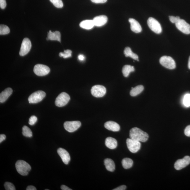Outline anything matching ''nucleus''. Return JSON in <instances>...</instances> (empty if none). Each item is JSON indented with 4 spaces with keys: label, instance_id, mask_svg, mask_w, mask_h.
<instances>
[{
    "label": "nucleus",
    "instance_id": "obj_1",
    "mask_svg": "<svg viewBox=\"0 0 190 190\" xmlns=\"http://www.w3.org/2000/svg\"><path fill=\"white\" fill-rule=\"evenodd\" d=\"M130 137L132 139L143 142H146L149 138L146 132L136 127H134L130 130Z\"/></svg>",
    "mask_w": 190,
    "mask_h": 190
},
{
    "label": "nucleus",
    "instance_id": "obj_2",
    "mask_svg": "<svg viewBox=\"0 0 190 190\" xmlns=\"http://www.w3.org/2000/svg\"><path fill=\"white\" fill-rule=\"evenodd\" d=\"M15 166L18 173L22 176L28 175L31 169L29 164L23 160L18 161Z\"/></svg>",
    "mask_w": 190,
    "mask_h": 190
},
{
    "label": "nucleus",
    "instance_id": "obj_3",
    "mask_svg": "<svg viewBox=\"0 0 190 190\" xmlns=\"http://www.w3.org/2000/svg\"><path fill=\"white\" fill-rule=\"evenodd\" d=\"M160 64L164 67L170 69H173L176 68L175 61L170 56H163L160 59Z\"/></svg>",
    "mask_w": 190,
    "mask_h": 190
},
{
    "label": "nucleus",
    "instance_id": "obj_4",
    "mask_svg": "<svg viewBox=\"0 0 190 190\" xmlns=\"http://www.w3.org/2000/svg\"><path fill=\"white\" fill-rule=\"evenodd\" d=\"M46 93L42 91H38L31 95L28 98L29 102L36 104L40 102L45 97Z\"/></svg>",
    "mask_w": 190,
    "mask_h": 190
},
{
    "label": "nucleus",
    "instance_id": "obj_5",
    "mask_svg": "<svg viewBox=\"0 0 190 190\" xmlns=\"http://www.w3.org/2000/svg\"><path fill=\"white\" fill-rule=\"evenodd\" d=\"M147 23L150 29L153 32L157 34L162 32V29L160 23L154 18H149L148 19Z\"/></svg>",
    "mask_w": 190,
    "mask_h": 190
},
{
    "label": "nucleus",
    "instance_id": "obj_6",
    "mask_svg": "<svg viewBox=\"0 0 190 190\" xmlns=\"http://www.w3.org/2000/svg\"><path fill=\"white\" fill-rule=\"evenodd\" d=\"M70 99L69 95L66 92H62L58 96L55 101V105L62 107L66 105Z\"/></svg>",
    "mask_w": 190,
    "mask_h": 190
},
{
    "label": "nucleus",
    "instance_id": "obj_7",
    "mask_svg": "<svg viewBox=\"0 0 190 190\" xmlns=\"http://www.w3.org/2000/svg\"><path fill=\"white\" fill-rule=\"evenodd\" d=\"M33 72L38 76H43L49 73L50 69L45 65L38 64L36 65L34 67Z\"/></svg>",
    "mask_w": 190,
    "mask_h": 190
},
{
    "label": "nucleus",
    "instance_id": "obj_8",
    "mask_svg": "<svg viewBox=\"0 0 190 190\" xmlns=\"http://www.w3.org/2000/svg\"><path fill=\"white\" fill-rule=\"evenodd\" d=\"M106 88L100 85L93 86L91 90V93L92 95L96 98L103 97L106 94Z\"/></svg>",
    "mask_w": 190,
    "mask_h": 190
},
{
    "label": "nucleus",
    "instance_id": "obj_9",
    "mask_svg": "<svg viewBox=\"0 0 190 190\" xmlns=\"http://www.w3.org/2000/svg\"><path fill=\"white\" fill-rule=\"evenodd\" d=\"M126 144L130 152L133 153L137 152L141 147V144L140 142L132 139L130 138L127 139Z\"/></svg>",
    "mask_w": 190,
    "mask_h": 190
},
{
    "label": "nucleus",
    "instance_id": "obj_10",
    "mask_svg": "<svg viewBox=\"0 0 190 190\" xmlns=\"http://www.w3.org/2000/svg\"><path fill=\"white\" fill-rule=\"evenodd\" d=\"M81 126V123L79 121H67L64 124V127L68 132H73L77 130Z\"/></svg>",
    "mask_w": 190,
    "mask_h": 190
},
{
    "label": "nucleus",
    "instance_id": "obj_11",
    "mask_svg": "<svg viewBox=\"0 0 190 190\" xmlns=\"http://www.w3.org/2000/svg\"><path fill=\"white\" fill-rule=\"evenodd\" d=\"M32 47V43L30 40L27 38L23 39L20 51V55L21 56H24L27 55L30 50Z\"/></svg>",
    "mask_w": 190,
    "mask_h": 190
},
{
    "label": "nucleus",
    "instance_id": "obj_12",
    "mask_svg": "<svg viewBox=\"0 0 190 190\" xmlns=\"http://www.w3.org/2000/svg\"><path fill=\"white\" fill-rule=\"evenodd\" d=\"M175 25L182 33L186 34L190 33V25L184 20L180 19L175 23Z\"/></svg>",
    "mask_w": 190,
    "mask_h": 190
},
{
    "label": "nucleus",
    "instance_id": "obj_13",
    "mask_svg": "<svg viewBox=\"0 0 190 190\" xmlns=\"http://www.w3.org/2000/svg\"><path fill=\"white\" fill-rule=\"evenodd\" d=\"M190 163V157L187 156L181 159L177 160L174 165V167L177 170H180L186 167Z\"/></svg>",
    "mask_w": 190,
    "mask_h": 190
},
{
    "label": "nucleus",
    "instance_id": "obj_14",
    "mask_svg": "<svg viewBox=\"0 0 190 190\" xmlns=\"http://www.w3.org/2000/svg\"><path fill=\"white\" fill-rule=\"evenodd\" d=\"M57 152L63 162L66 165H68L71 160V157L67 151L63 148H59L57 150Z\"/></svg>",
    "mask_w": 190,
    "mask_h": 190
},
{
    "label": "nucleus",
    "instance_id": "obj_15",
    "mask_svg": "<svg viewBox=\"0 0 190 190\" xmlns=\"http://www.w3.org/2000/svg\"><path fill=\"white\" fill-rule=\"evenodd\" d=\"M108 19L105 15H99L94 18L93 20L95 26L101 27L107 22Z\"/></svg>",
    "mask_w": 190,
    "mask_h": 190
},
{
    "label": "nucleus",
    "instance_id": "obj_16",
    "mask_svg": "<svg viewBox=\"0 0 190 190\" xmlns=\"http://www.w3.org/2000/svg\"><path fill=\"white\" fill-rule=\"evenodd\" d=\"M105 128L113 132H118L120 129L119 125L113 121H108L106 122L104 124Z\"/></svg>",
    "mask_w": 190,
    "mask_h": 190
},
{
    "label": "nucleus",
    "instance_id": "obj_17",
    "mask_svg": "<svg viewBox=\"0 0 190 190\" xmlns=\"http://www.w3.org/2000/svg\"><path fill=\"white\" fill-rule=\"evenodd\" d=\"M129 22L130 23L131 30L135 33H139L141 32L142 28L139 23L133 19H130Z\"/></svg>",
    "mask_w": 190,
    "mask_h": 190
},
{
    "label": "nucleus",
    "instance_id": "obj_18",
    "mask_svg": "<svg viewBox=\"0 0 190 190\" xmlns=\"http://www.w3.org/2000/svg\"><path fill=\"white\" fill-rule=\"evenodd\" d=\"M13 90L11 88H7L2 92L0 94V102L3 103L5 102L11 95Z\"/></svg>",
    "mask_w": 190,
    "mask_h": 190
},
{
    "label": "nucleus",
    "instance_id": "obj_19",
    "mask_svg": "<svg viewBox=\"0 0 190 190\" xmlns=\"http://www.w3.org/2000/svg\"><path fill=\"white\" fill-rule=\"evenodd\" d=\"M46 39L47 40L57 41L61 42V33L59 31L52 32L50 30Z\"/></svg>",
    "mask_w": 190,
    "mask_h": 190
},
{
    "label": "nucleus",
    "instance_id": "obj_20",
    "mask_svg": "<svg viewBox=\"0 0 190 190\" xmlns=\"http://www.w3.org/2000/svg\"><path fill=\"white\" fill-rule=\"evenodd\" d=\"M105 144L106 146L111 149H115L117 146V142L114 138L111 137L107 138Z\"/></svg>",
    "mask_w": 190,
    "mask_h": 190
},
{
    "label": "nucleus",
    "instance_id": "obj_21",
    "mask_svg": "<svg viewBox=\"0 0 190 190\" xmlns=\"http://www.w3.org/2000/svg\"><path fill=\"white\" fill-rule=\"evenodd\" d=\"M80 27L87 30L92 29L95 26L93 20H83L80 23Z\"/></svg>",
    "mask_w": 190,
    "mask_h": 190
},
{
    "label": "nucleus",
    "instance_id": "obj_22",
    "mask_svg": "<svg viewBox=\"0 0 190 190\" xmlns=\"http://www.w3.org/2000/svg\"><path fill=\"white\" fill-rule=\"evenodd\" d=\"M104 165L106 170H108L113 172L115 169V164L114 161L110 158H106L104 161Z\"/></svg>",
    "mask_w": 190,
    "mask_h": 190
},
{
    "label": "nucleus",
    "instance_id": "obj_23",
    "mask_svg": "<svg viewBox=\"0 0 190 190\" xmlns=\"http://www.w3.org/2000/svg\"><path fill=\"white\" fill-rule=\"evenodd\" d=\"M124 54L126 57H130L132 59L139 61V56L133 52L131 49L129 47L125 48L124 51Z\"/></svg>",
    "mask_w": 190,
    "mask_h": 190
},
{
    "label": "nucleus",
    "instance_id": "obj_24",
    "mask_svg": "<svg viewBox=\"0 0 190 190\" xmlns=\"http://www.w3.org/2000/svg\"><path fill=\"white\" fill-rule=\"evenodd\" d=\"M144 87L143 85L137 86L132 89L130 92V95L132 97H135L144 91Z\"/></svg>",
    "mask_w": 190,
    "mask_h": 190
},
{
    "label": "nucleus",
    "instance_id": "obj_25",
    "mask_svg": "<svg viewBox=\"0 0 190 190\" xmlns=\"http://www.w3.org/2000/svg\"><path fill=\"white\" fill-rule=\"evenodd\" d=\"M135 71V69L134 66L129 65H126L123 66L122 71L124 77H127L129 76L130 73Z\"/></svg>",
    "mask_w": 190,
    "mask_h": 190
},
{
    "label": "nucleus",
    "instance_id": "obj_26",
    "mask_svg": "<svg viewBox=\"0 0 190 190\" xmlns=\"http://www.w3.org/2000/svg\"><path fill=\"white\" fill-rule=\"evenodd\" d=\"M133 164V161L131 159L126 158L123 159L122 161V165L123 167L125 169H128L132 167Z\"/></svg>",
    "mask_w": 190,
    "mask_h": 190
},
{
    "label": "nucleus",
    "instance_id": "obj_27",
    "mask_svg": "<svg viewBox=\"0 0 190 190\" xmlns=\"http://www.w3.org/2000/svg\"><path fill=\"white\" fill-rule=\"evenodd\" d=\"M22 134L23 136L26 137L30 138L33 136L32 131L26 126H24L23 127Z\"/></svg>",
    "mask_w": 190,
    "mask_h": 190
},
{
    "label": "nucleus",
    "instance_id": "obj_28",
    "mask_svg": "<svg viewBox=\"0 0 190 190\" xmlns=\"http://www.w3.org/2000/svg\"><path fill=\"white\" fill-rule=\"evenodd\" d=\"M10 32V29L7 26L2 24L0 25V34L1 35L7 34L9 33Z\"/></svg>",
    "mask_w": 190,
    "mask_h": 190
},
{
    "label": "nucleus",
    "instance_id": "obj_29",
    "mask_svg": "<svg viewBox=\"0 0 190 190\" xmlns=\"http://www.w3.org/2000/svg\"><path fill=\"white\" fill-rule=\"evenodd\" d=\"M72 51L70 50L64 51V53H60L59 55L60 57H63L64 58L66 59L72 56Z\"/></svg>",
    "mask_w": 190,
    "mask_h": 190
},
{
    "label": "nucleus",
    "instance_id": "obj_30",
    "mask_svg": "<svg viewBox=\"0 0 190 190\" xmlns=\"http://www.w3.org/2000/svg\"><path fill=\"white\" fill-rule=\"evenodd\" d=\"M54 6L56 7L60 8L63 7L64 4L61 0H50Z\"/></svg>",
    "mask_w": 190,
    "mask_h": 190
},
{
    "label": "nucleus",
    "instance_id": "obj_31",
    "mask_svg": "<svg viewBox=\"0 0 190 190\" xmlns=\"http://www.w3.org/2000/svg\"><path fill=\"white\" fill-rule=\"evenodd\" d=\"M5 189L6 190H16L14 184L10 182H7L5 183L4 184Z\"/></svg>",
    "mask_w": 190,
    "mask_h": 190
},
{
    "label": "nucleus",
    "instance_id": "obj_32",
    "mask_svg": "<svg viewBox=\"0 0 190 190\" xmlns=\"http://www.w3.org/2000/svg\"><path fill=\"white\" fill-rule=\"evenodd\" d=\"M183 103L184 106L186 107L190 106V94H188L184 96Z\"/></svg>",
    "mask_w": 190,
    "mask_h": 190
},
{
    "label": "nucleus",
    "instance_id": "obj_33",
    "mask_svg": "<svg viewBox=\"0 0 190 190\" xmlns=\"http://www.w3.org/2000/svg\"><path fill=\"white\" fill-rule=\"evenodd\" d=\"M38 121L37 117L35 116H31L29 119V123L30 126H33Z\"/></svg>",
    "mask_w": 190,
    "mask_h": 190
},
{
    "label": "nucleus",
    "instance_id": "obj_34",
    "mask_svg": "<svg viewBox=\"0 0 190 190\" xmlns=\"http://www.w3.org/2000/svg\"><path fill=\"white\" fill-rule=\"evenodd\" d=\"M170 22L173 23H175L178 21L180 19V17L179 16H170Z\"/></svg>",
    "mask_w": 190,
    "mask_h": 190
},
{
    "label": "nucleus",
    "instance_id": "obj_35",
    "mask_svg": "<svg viewBox=\"0 0 190 190\" xmlns=\"http://www.w3.org/2000/svg\"><path fill=\"white\" fill-rule=\"evenodd\" d=\"M7 6L6 0H0V7L1 9H4Z\"/></svg>",
    "mask_w": 190,
    "mask_h": 190
},
{
    "label": "nucleus",
    "instance_id": "obj_36",
    "mask_svg": "<svg viewBox=\"0 0 190 190\" xmlns=\"http://www.w3.org/2000/svg\"><path fill=\"white\" fill-rule=\"evenodd\" d=\"M184 134L186 136L190 137V125L187 126L185 129Z\"/></svg>",
    "mask_w": 190,
    "mask_h": 190
},
{
    "label": "nucleus",
    "instance_id": "obj_37",
    "mask_svg": "<svg viewBox=\"0 0 190 190\" xmlns=\"http://www.w3.org/2000/svg\"><path fill=\"white\" fill-rule=\"evenodd\" d=\"M91 1L96 4L104 3L107 0H91Z\"/></svg>",
    "mask_w": 190,
    "mask_h": 190
},
{
    "label": "nucleus",
    "instance_id": "obj_38",
    "mask_svg": "<svg viewBox=\"0 0 190 190\" xmlns=\"http://www.w3.org/2000/svg\"><path fill=\"white\" fill-rule=\"evenodd\" d=\"M126 188V187L125 185H122L119 186L117 188H116L113 189V190H125Z\"/></svg>",
    "mask_w": 190,
    "mask_h": 190
},
{
    "label": "nucleus",
    "instance_id": "obj_39",
    "mask_svg": "<svg viewBox=\"0 0 190 190\" xmlns=\"http://www.w3.org/2000/svg\"><path fill=\"white\" fill-rule=\"evenodd\" d=\"M6 136L4 134H1L0 135V143H1L6 139Z\"/></svg>",
    "mask_w": 190,
    "mask_h": 190
},
{
    "label": "nucleus",
    "instance_id": "obj_40",
    "mask_svg": "<svg viewBox=\"0 0 190 190\" xmlns=\"http://www.w3.org/2000/svg\"><path fill=\"white\" fill-rule=\"evenodd\" d=\"M61 189L62 190H72V189L70 188L69 187L65 185H62L61 187Z\"/></svg>",
    "mask_w": 190,
    "mask_h": 190
},
{
    "label": "nucleus",
    "instance_id": "obj_41",
    "mask_svg": "<svg viewBox=\"0 0 190 190\" xmlns=\"http://www.w3.org/2000/svg\"><path fill=\"white\" fill-rule=\"evenodd\" d=\"M27 190H36V187L33 186H28L26 189Z\"/></svg>",
    "mask_w": 190,
    "mask_h": 190
},
{
    "label": "nucleus",
    "instance_id": "obj_42",
    "mask_svg": "<svg viewBox=\"0 0 190 190\" xmlns=\"http://www.w3.org/2000/svg\"><path fill=\"white\" fill-rule=\"evenodd\" d=\"M78 59L80 61H82L84 60L85 59V57L84 55H83L80 54L78 56Z\"/></svg>",
    "mask_w": 190,
    "mask_h": 190
},
{
    "label": "nucleus",
    "instance_id": "obj_43",
    "mask_svg": "<svg viewBox=\"0 0 190 190\" xmlns=\"http://www.w3.org/2000/svg\"><path fill=\"white\" fill-rule=\"evenodd\" d=\"M188 68L190 69V56L189 57L188 63Z\"/></svg>",
    "mask_w": 190,
    "mask_h": 190
}]
</instances>
